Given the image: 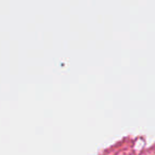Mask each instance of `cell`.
Segmentation results:
<instances>
[]
</instances>
